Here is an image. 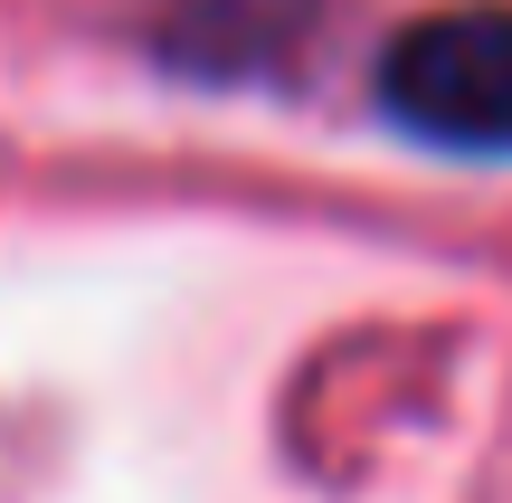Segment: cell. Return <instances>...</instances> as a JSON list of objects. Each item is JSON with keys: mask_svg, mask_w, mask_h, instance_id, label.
Returning a JSON list of instances; mask_svg holds the SVG:
<instances>
[{"mask_svg": "<svg viewBox=\"0 0 512 503\" xmlns=\"http://www.w3.org/2000/svg\"><path fill=\"white\" fill-rule=\"evenodd\" d=\"M380 105L437 152H512V10H437L399 29Z\"/></svg>", "mask_w": 512, "mask_h": 503, "instance_id": "1", "label": "cell"}]
</instances>
